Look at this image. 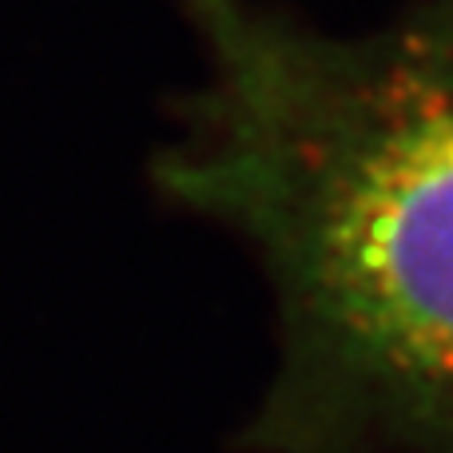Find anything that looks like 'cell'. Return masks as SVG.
<instances>
[{
	"instance_id": "6da1fadb",
	"label": "cell",
	"mask_w": 453,
	"mask_h": 453,
	"mask_svg": "<svg viewBox=\"0 0 453 453\" xmlns=\"http://www.w3.org/2000/svg\"><path fill=\"white\" fill-rule=\"evenodd\" d=\"M203 52L151 164L258 258L279 374L263 453H453V0L334 36L263 0H183Z\"/></svg>"
}]
</instances>
